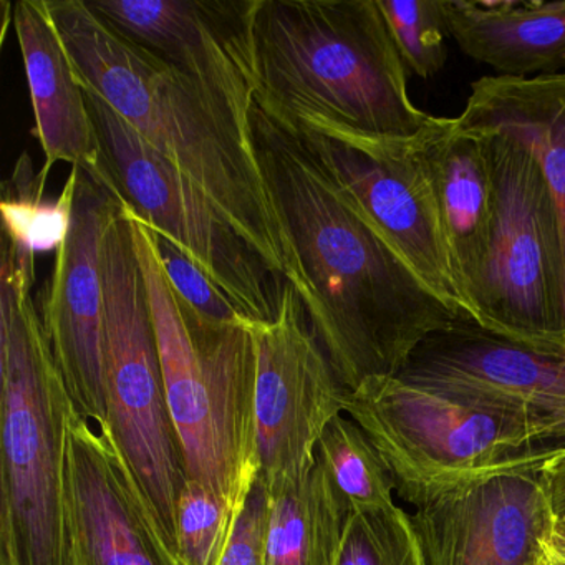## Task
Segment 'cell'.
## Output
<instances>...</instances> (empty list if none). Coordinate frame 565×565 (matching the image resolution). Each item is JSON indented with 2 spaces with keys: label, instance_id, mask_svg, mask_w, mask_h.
<instances>
[{
  "label": "cell",
  "instance_id": "ba28073f",
  "mask_svg": "<svg viewBox=\"0 0 565 565\" xmlns=\"http://www.w3.org/2000/svg\"><path fill=\"white\" fill-rule=\"evenodd\" d=\"M478 134L491 161L494 217L472 320L535 352L565 356L564 256L544 173L521 141Z\"/></svg>",
  "mask_w": 565,
  "mask_h": 565
},
{
  "label": "cell",
  "instance_id": "d6986e66",
  "mask_svg": "<svg viewBox=\"0 0 565 565\" xmlns=\"http://www.w3.org/2000/svg\"><path fill=\"white\" fill-rule=\"evenodd\" d=\"M456 121L466 130L508 135L534 154L557 214L565 287V71L531 78L481 77Z\"/></svg>",
  "mask_w": 565,
  "mask_h": 565
},
{
  "label": "cell",
  "instance_id": "30bf717a",
  "mask_svg": "<svg viewBox=\"0 0 565 565\" xmlns=\"http://www.w3.org/2000/svg\"><path fill=\"white\" fill-rule=\"evenodd\" d=\"M270 108L289 121L310 153L433 294L458 316L472 320L452 274L435 194L415 141L373 140L317 118Z\"/></svg>",
  "mask_w": 565,
  "mask_h": 565
},
{
  "label": "cell",
  "instance_id": "8992f818",
  "mask_svg": "<svg viewBox=\"0 0 565 565\" xmlns=\"http://www.w3.org/2000/svg\"><path fill=\"white\" fill-rule=\"evenodd\" d=\"M124 211L102 244L107 431L164 544L177 555V505L186 461L164 386L150 294Z\"/></svg>",
  "mask_w": 565,
  "mask_h": 565
},
{
  "label": "cell",
  "instance_id": "5b68a950",
  "mask_svg": "<svg viewBox=\"0 0 565 565\" xmlns=\"http://www.w3.org/2000/svg\"><path fill=\"white\" fill-rule=\"evenodd\" d=\"M127 216L150 294L168 403L188 476L241 515L259 476L253 322H207L188 309L168 280L153 231L130 204Z\"/></svg>",
  "mask_w": 565,
  "mask_h": 565
},
{
  "label": "cell",
  "instance_id": "8fae6325",
  "mask_svg": "<svg viewBox=\"0 0 565 565\" xmlns=\"http://www.w3.org/2000/svg\"><path fill=\"white\" fill-rule=\"evenodd\" d=\"M250 327L257 345V478L274 491L309 475L317 443L329 423L345 413L349 392L292 284L284 289L276 320Z\"/></svg>",
  "mask_w": 565,
  "mask_h": 565
},
{
  "label": "cell",
  "instance_id": "2e32d148",
  "mask_svg": "<svg viewBox=\"0 0 565 565\" xmlns=\"http://www.w3.org/2000/svg\"><path fill=\"white\" fill-rule=\"evenodd\" d=\"M75 409L67 515L74 565H181L158 532L110 435Z\"/></svg>",
  "mask_w": 565,
  "mask_h": 565
},
{
  "label": "cell",
  "instance_id": "9a60e30c",
  "mask_svg": "<svg viewBox=\"0 0 565 565\" xmlns=\"http://www.w3.org/2000/svg\"><path fill=\"white\" fill-rule=\"evenodd\" d=\"M542 468L486 476L415 508L423 565H535L554 522Z\"/></svg>",
  "mask_w": 565,
  "mask_h": 565
},
{
  "label": "cell",
  "instance_id": "7a4b0ae2",
  "mask_svg": "<svg viewBox=\"0 0 565 565\" xmlns=\"http://www.w3.org/2000/svg\"><path fill=\"white\" fill-rule=\"evenodd\" d=\"M81 82L173 163L303 302L309 287L264 180L249 117L111 28L87 0H49Z\"/></svg>",
  "mask_w": 565,
  "mask_h": 565
},
{
  "label": "cell",
  "instance_id": "9c48e42d",
  "mask_svg": "<svg viewBox=\"0 0 565 565\" xmlns=\"http://www.w3.org/2000/svg\"><path fill=\"white\" fill-rule=\"evenodd\" d=\"M85 98L102 161L147 226L173 243L250 322L276 320L287 284L263 254L173 163L158 153L98 92Z\"/></svg>",
  "mask_w": 565,
  "mask_h": 565
},
{
  "label": "cell",
  "instance_id": "ac0fdd59",
  "mask_svg": "<svg viewBox=\"0 0 565 565\" xmlns=\"http://www.w3.org/2000/svg\"><path fill=\"white\" fill-rule=\"evenodd\" d=\"M14 28L31 90L35 135L45 154L41 173L49 177L61 161L97 170L102 164L97 130L49 0L18 2Z\"/></svg>",
  "mask_w": 565,
  "mask_h": 565
},
{
  "label": "cell",
  "instance_id": "4316f807",
  "mask_svg": "<svg viewBox=\"0 0 565 565\" xmlns=\"http://www.w3.org/2000/svg\"><path fill=\"white\" fill-rule=\"evenodd\" d=\"M153 234L168 280L178 299L188 309L213 323H241L249 320L173 243L154 231Z\"/></svg>",
  "mask_w": 565,
  "mask_h": 565
},
{
  "label": "cell",
  "instance_id": "6da1fadb",
  "mask_svg": "<svg viewBox=\"0 0 565 565\" xmlns=\"http://www.w3.org/2000/svg\"><path fill=\"white\" fill-rule=\"evenodd\" d=\"M250 137L309 287L310 322L347 392L398 376L416 347L469 320L413 273L316 160L282 115L254 95Z\"/></svg>",
  "mask_w": 565,
  "mask_h": 565
},
{
  "label": "cell",
  "instance_id": "277c9868",
  "mask_svg": "<svg viewBox=\"0 0 565 565\" xmlns=\"http://www.w3.org/2000/svg\"><path fill=\"white\" fill-rule=\"evenodd\" d=\"M35 253L4 236L0 267V565H74L67 515L75 406L34 303Z\"/></svg>",
  "mask_w": 565,
  "mask_h": 565
},
{
  "label": "cell",
  "instance_id": "44dd1931",
  "mask_svg": "<svg viewBox=\"0 0 565 565\" xmlns=\"http://www.w3.org/2000/svg\"><path fill=\"white\" fill-rule=\"evenodd\" d=\"M267 564L335 565L349 505L316 461L306 478L269 491Z\"/></svg>",
  "mask_w": 565,
  "mask_h": 565
},
{
  "label": "cell",
  "instance_id": "ffe728a7",
  "mask_svg": "<svg viewBox=\"0 0 565 565\" xmlns=\"http://www.w3.org/2000/svg\"><path fill=\"white\" fill-rule=\"evenodd\" d=\"M448 32L462 54L499 77L531 78L565 67V0H443Z\"/></svg>",
  "mask_w": 565,
  "mask_h": 565
},
{
  "label": "cell",
  "instance_id": "7c38bea8",
  "mask_svg": "<svg viewBox=\"0 0 565 565\" xmlns=\"http://www.w3.org/2000/svg\"><path fill=\"white\" fill-rule=\"evenodd\" d=\"M72 168H77V193L71 230L57 249L39 312L78 413L105 429L102 244L127 201L105 170L104 161L97 170Z\"/></svg>",
  "mask_w": 565,
  "mask_h": 565
},
{
  "label": "cell",
  "instance_id": "5bb4252c",
  "mask_svg": "<svg viewBox=\"0 0 565 565\" xmlns=\"http://www.w3.org/2000/svg\"><path fill=\"white\" fill-rule=\"evenodd\" d=\"M125 38L203 85L243 117L256 95V0H87Z\"/></svg>",
  "mask_w": 565,
  "mask_h": 565
},
{
  "label": "cell",
  "instance_id": "4dcf8cb0",
  "mask_svg": "<svg viewBox=\"0 0 565 565\" xmlns=\"http://www.w3.org/2000/svg\"><path fill=\"white\" fill-rule=\"evenodd\" d=\"M548 534H551V537L565 551V525L557 521L552 522L551 532H548Z\"/></svg>",
  "mask_w": 565,
  "mask_h": 565
},
{
  "label": "cell",
  "instance_id": "603a6c76",
  "mask_svg": "<svg viewBox=\"0 0 565 565\" xmlns=\"http://www.w3.org/2000/svg\"><path fill=\"white\" fill-rule=\"evenodd\" d=\"M47 177H34L32 161L22 157L6 183L2 198V220L4 236L21 246L38 253L58 249L71 230L77 193V168H72L71 177L57 200H45L44 186Z\"/></svg>",
  "mask_w": 565,
  "mask_h": 565
},
{
  "label": "cell",
  "instance_id": "e0dca14e",
  "mask_svg": "<svg viewBox=\"0 0 565 565\" xmlns=\"http://www.w3.org/2000/svg\"><path fill=\"white\" fill-rule=\"evenodd\" d=\"M415 150L431 184L452 274L471 317L494 217V180L484 137L459 127L456 118L435 117L415 140Z\"/></svg>",
  "mask_w": 565,
  "mask_h": 565
},
{
  "label": "cell",
  "instance_id": "83f0119b",
  "mask_svg": "<svg viewBox=\"0 0 565 565\" xmlns=\"http://www.w3.org/2000/svg\"><path fill=\"white\" fill-rule=\"evenodd\" d=\"M269 512V491L257 478L243 512L234 525L233 535L220 565H269L267 564Z\"/></svg>",
  "mask_w": 565,
  "mask_h": 565
},
{
  "label": "cell",
  "instance_id": "cb8c5ba5",
  "mask_svg": "<svg viewBox=\"0 0 565 565\" xmlns=\"http://www.w3.org/2000/svg\"><path fill=\"white\" fill-rule=\"evenodd\" d=\"M335 565H423L412 514L396 504L350 509Z\"/></svg>",
  "mask_w": 565,
  "mask_h": 565
},
{
  "label": "cell",
  "instance_id": "52a82bcc",
  "mask_svg": "<svg viewBox=\"0 0 565 565\" xmlns=\"http://www.w3.org/2000/svg\"><path fill=\"white\" fill-rule=\"evenodd\" d=\"M345 413L413 508L486 476L545 466L565 448L521 416L466 405L398 376L366 380L347 393Z\"/></svg>",
  "mask_w": 565,
  "mask_h": 565
},
{
  "label": "cell",
  "instance_id": "7402d4cb",
  "mask_svg": "<svg viewBox=\"0 0 565 565\" xmlns=\"http://www.w3.org/2000/svg\"><path fill=\"white\" fill-rule=\"evenodd\" d=\"M316 461L349 509L395 505L392 475L372 439L352 418L340 415L329 423L317 443Z\"/></svg>",
  "mask_w": 565,
  "mask_h": 565
},
{
  "label": "cell",
  "instance_id": "f546056e",
  "mask_svg": "<svg viewBox=\"0 0 565 565\" xmlns=\"http://www.w3.org/2000/svg\"><path fill=\"white\" fill-rule=\"evenodd\" d=\"M535 565H565V551L551 537V534L545 535L542 541Z\"/></svg>",
  "mask_w": 565,
  "mask_h": 565
},
{
  "label": "cell",
  "instance_id": "4fadbf2b",
  "mask_svg": "<svg viewBox=\"0 0 565 565\" xmlns=\"http://www.w3.org/2000/svg\"><path fill=\"white\" fill-rule=\"evenodd\" d=\"M398 379L466 405L521 416L565 445V356L535 352L459 320L431 333Z\"/></svg>",
  "mask_w": 565,
  "mask_h": 565
},
{
  "label": "cell",
  "instance_id": "f1b7e54d",
  "mask_svg": "<svg viewBox=\"0 0 565 565\" xmlns=\"http://www.w3.org/2000/svg\"><path fill=\"white\" fill-rule=\"evenodd\" d=\"M541 478L552 518L565 525V448L545 462Z\"/></svg>",
  "mask_w": 565,
  "mask_h": 565
},
{
  "label": "cell",
  "instance_id": "d4e9b609",
  "mask_svg": "<svg viewBox=\"0 0 565 565\" xmlns=\"http://www.w3.org/2000/svg\"><path fill=\"white\" fill-rule=\"evenodd\" d=\"M239 515L216 492L188 481L177 505V554L181 565H220Z\"/></svg>",
  "mask_w": 565,
  "mask_h": 565
},
{
  "label": "cell",
  "instance_id": "484cf974",
  "mask_svg": "<svg viewBox=\"0 0 565 565\" xmlns=\"http://www.w3.org/2000/svg\"><path fill=\"white\" fill-rule=\"evenodd\" d=\"M406 71L423 81L446 64V22L443 0H379Z\"/></svg>",
  "mask_w": 565,
  "mask_h": 565
},
{
  "label": "cell",
  "instance_id": "3957f363",
  "mask_svg": "<svg viewBox=\"0 0 565 565\" xmlns=\"http://www.w3.org/2000/svg\"><path fill=\"white\" fill-rule=\"evenodd\" d=\"M256 97L373 140H418L435 117L409 100L379 0H256Z\"/></svg>",
  "mask_w": 565,
  "mask_h": 565
}]
</instances>
